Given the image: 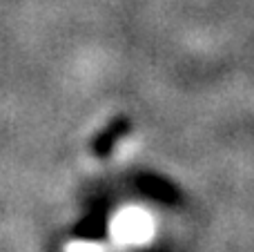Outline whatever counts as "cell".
Masks as SVG:
<instances>
[{
	"label": "cell",
	"mask_w": 254,
	"mask_h": 252,
	"mask_svg": "<svg viewBox=\"0 0 254 252\" xmlns=\"http://www.w3.org/2000/svg\"><path fill=\"white\" fill-rule=\"evenodd\" d=\"M158 221L145 205L129 203L119 208L107 226V248L110 252H127L149 246L156 239Z\"/></svg>",
	"instance_id": "obj_1"
},
{
	"label": "cell",
	"mask_w": 254,
	"mask_h": 252,
	"mask_svg": "<svg viewBox=\"0 0 254 252\" xmlns=\"http://www.w3.org/2000/svg\"><path fill=\"white\" fill-rule=\"evenodd\" d=\"M63 252H110L107 244L103 241H85V239H74L65 244Z\"/></svg>",
	"instance_id": "obj_2"
}]
</instances>
